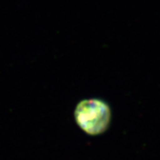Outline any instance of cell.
I'll return each instance as SVG.
<instances>
[{
  "label": "cell",
  "mask_w": 160,
  "mask_h": 160,
  "mask_svg": "<svg viewBox=\"0 0 160 160\" xmlns=\"http://www.w3.org/2000/svg\"><path fill=\"white\" fill-rule=\"evenodd\" d=\"M112 118L109 104L100 98L81 100L74 109L76 124L90 136H98L109 129Z\"/></svg>",
  "instance_id": "cell-1"
}]
</instances>
